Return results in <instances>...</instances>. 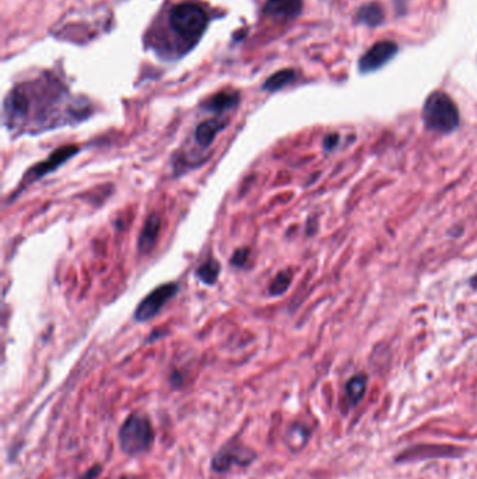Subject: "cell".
I'll use <instances>...</instances> for the list:
<instances>
[{
    "mask_svg": "<svg viewBox=\"0 0 477 479\" xmlns=\"http://www.w3.org/2000/svg\"><path fill=\"white\" fill-rule=\"evenodd\" d=\"M156 440L154 427L146 414H130L118 430L120 451L127 457H137L149 451Z\"/></svg>",
    "mask_w": 477,
    "mask_h": 479,
    "instance_id": "cell-1",
    "label": "cell"
},
{
    "mask_svg": "<svg viewBox=\"0 0 477 479\" xmlns=\"http://www.w3.org/2000/svg\"><path fill=\"white\" fill-rule=\"evenodd\" d=\"M459 110L455 101L444 91L431 93L423 107L424 125L438 133H449L459 125Z\"/></svg>",
    "mask_w": 477,
    "mask_h": 479,
    "instance_id": "cell-2",
    "label": "cell"
},
{
    "mask_svg": "<svg viewBox=\"0 0 477 479\" xmlns=\"http://www.w3.org/2000/svg\"><path fill=\"white\" fill-rule=\"evenodd\" d=\"M209 24L206 10L190 1L179 3L170 11V26L176 34L190 44L199 41Z\"/></svg>",
    "mask_w": 477,
    "mask_h": 479,
    "instance_id": "cell-3",
    "label": "cell"
},
{
    "mask_svg": "<svg viewBox=\"0 0 477 479\" xmlns=\"http://www.w3.org/2000/svg\"><path fill=\"white\" fill-rule=\"evenodd\" d=\"M256 460L255 451L245 447L238 440L226 443L213 457L212 470L216 473H227L231 467H246Z\"/></svg>",
    "mask_w": 477,
    "mask_h": 479,
    "instance_id": "cell-4",
    "label": "cell"
},
{
    "mask_svg": "<svg viewBox=\"0 0 477 479\" xmlns=\"http://www.w3.org/2000/svg\"><path fill=\"white\" fill-rule=\"evenodd\" d=\"M179 288L177 283H164L149 293L144 299L140 301L134 311V320L137 322H144L151 320L156 314L161 311L164 304L168 300L173 299L178 293Z\"/></svg>",
    "mask_w": 477,
    "mask_h": 479,
    "instance_id": "cell-5",
    "label": "cell"
},
{
    "mask_svg": "<svg viewBox=\"0 0 477 479\" xmlns=\"http://www.w3.org/2000/svg\"><path fill=\"white\" fill-rule=\"evenodd\" d=\"M398 51L399 47L395 41H378L358 60L360 73L369 74L382 69L396 57Z\"/></svg>",
    "mask_w": 477,
    "mask_h": 479,
    "instance_id": "cell-6",
    "label": "cell"
},
{
    "mask_svg": "<svg viewBox=\"0 0 477 479\" xmlns=\"http://www.w3.org/2000/svg\"><path fill=\"white\" fill-rule=\"evenodd\" d=\"M79 152H80V149L76 145H66V146H62L59 149H57L47 160L41 162L40 164H37L35 167H33L28 171L27 182L40 180V179L48 176L50 173L59 169L60 166L64 164L69 159L74 157Z\"/></svg>",
    "mask_w": 477,
    "mask_h": 479,
    "instance_id": "cell-7",
    "label": "cell"
},
{
    "mask_svg": "<svg viewBox=\"0 0 477 479\" xmlns=\"http://www.w3.org/2000/svg\"><path fill=\"white\" fill-rule=\"evenodd\" d=\"M301 10H302L301 0H268L263 7L266 16L282 21L294 20L301 14Z\"/></svg>",
    "mask_w": 477,
    "mask_h": 479,
    "instance_id": "cell-8",
    "label": "cell"
},
{
    "mask_svg": "<svg viewBox=\"0 0 477 479\" xmlns=\"http://www.w3.org/2000/svg\"><path fill=\"white\" fill-rule=\"evenodd\" d=\"M160 229H161V218L156 213H151L146 219L143 230L139 236V242H137L139 251L150 252V249L154 247L157 237L160 235Z\"/></svg>",
    "mask_w": 477,
    "mask_h": 479,
    "instance_id": "cell-9",
    "label": "cell"
},
{
    "mask_svg": "<svg viewBox=\"0 0 477 479\" xmlns=\"http://www.w3.org/2000/svg\"><path fill=\"white\" fill-rule=\"evenodd\" d=\"M6 113L13 120H21L30 113V98L21 89L13 90L7 97Z\"/></svg>",
    "mask_w": 477,
    "mask_h": 479,
    "instance_id": "cell-10",
    "label": "cell"
},
{
    "mask_svg": "<svg viewBox=\"0 0 477 479\" xmlns=\"http://www.w3.org/2000/svg\"><path fill=\"white\" fill-rule=\"evenodd\" d=\"M226 125H227L226 120H219V118L207 120L199 123L195 130V139L197 145L202 147H209L216 139V136L226 128Z\"/></svg>",
    "mask_w": 477,
    "mask_h": 479,
    "instance_id": "cell-11",
    "label": "cell"
},
{
    "mask_svg": "<svg viewBox=\"0 0 477 479\" xmlns=\"http://www.w3.org/2000/svg\"><path fill=\"white\" fill-rule=\"evenodd\" d=\"M356 20L368 27H378L385 21V10L377 1L365 3L358 7Z\"/></svg>",
    "mask_w": 477,
    "mask_h": 479,
    "instance_id": "cell-12",
    "label": "cell"
},
{
    "mask_svg": "<svg viewBox=\"0 0 477 479\" xmlns=\"http://www.w3.org/2000/svg\"><path fill=\"white\" fill-rule=\"evenodd\" d=\"M239 103V93L237 91H222L209 98L205 104L203 108L210 111V113H223L229 111L234 107H237Z\"/></svg>",
    "mask_w": 477,
    "mask_h": 479,
    "instance_id": "cell-13",
    "label": "cell"
},
{
    "mask_svg": "<svg viewBox=\"0 0 477 479\" xmlns=\"http://www.w3.org/2000/svg\"><path fill=\"white\" fill-rule=\"evenodd\" d=\"M297 79V74L293 69H283L275 74H272L265 83H263V90L268 91H279L293 83Z\"/></svg>",
    "mask_w": 477,
    "mask_h": 479,
    "instance_id": "cell-14",
    "label": "cell"
},
{
    "mask_svg": "<svg viewBox=\"0 0 477 479\" xmlns=\"http://www.w3.org/2000/svg\"><path fill=\"white\" fill-rule=\"evenodd\" d=\"M367 376L362 373H358L355 377H352L346 385V394L352 405H357L361 398L365 394L367 388Z\"/></svg>",
    "mask_w": 477,
    "mask_h": 479,
    "instance_id": "cell-15",
    "label": "cell"
},
{
    "mask_svg": "<svg viewBox=\"0 0 477 479\" xmlns=\"http://www.w3.org/2000/svg\"><path fill=\"white\" fill-rule=\"evenodd\" d=\"M220 264L216 259H209L196 269V276L205 285H214L220 275Z\"/></svg>",
    "mask_w": 477,
    "mask_h": 479,
    "instance_id": "cell-16",
    "label": "cell"
},
{
    "mask_svg": "<svg viewBox=\"0 0 477 479\" xmlns=\"http://www.w3.org/2000/svg\"><path fill=\"white\" fill-rule=\"evenodd\" d=\"M292 279H293V275L290 271H282L276 275V278L272 281V285H270V295L272 296H280L283 293H286L292 285Z\"/></svg>",
    "mask_w": 477,
    "mask_h": 479,
    "instance_id": "cell-17",
    "label": "cell"
},
{
    "mask_svg": "<svg viewBox=\"0 0 477 479\" xmlns=\"http://www.w3.org/2000/svg\"><path fill=\"white\" fill-rule=\"evenodd\" d=\"M248 257H249V249L245 248V247H242V248H238V249L233 254L230 262H231V265H234V266L242 268V266L246 264Z\"/></svg>",
    "mask_w": 477,
    "mask_h": 479,
    "instance_id": "cell-18",
    "label": "cell"
},
{
    "mask_svg": "<svg viewBox=\"0 0 477 479\" xmlns=\"http://www.w3.org/2000/svg\"><path fill=\"white\" fill-rule=\"evenodd\" d=\"M100 473H101V467L100 466H96V467H93V468H90L83 477L80 479H96L98 475H100Z\"/></svg>",
    "mask_w": 477,
    "mask_h": 479,
    "instance_id": "cell-19",
    "label": "cell"
},
{
    "mask_svg": "<svg viewBox=\"0 0 477 479\" xmlns=\"http://www.w3.org/2000/svg\"><path fill=\"white\" fill-rule=\"evenodd\" d=\"M335 139H338L336 135H332V136L326 137V140H325V147H326V149H332L333 145H335V142H336Z\"/></svg>",
    "mask_w": 477,
    "mask_h": 479,
    "instance_id": "cell-20",
    "label": "cell"
},
{
    "mask_svg": "<svg viewBox=\"0 0 477 479\" xmlns=\"http://www.w3.org/2000/svg\"><path fill=\"white\" fill-rule=\"evenodd\" d=\"M120 479H139L137 477H134V475H122Z\"/></svg>",
    "mask_w": 477,
    "mask_h": 479,
    "instance_id": "cell-21",
    "label": "cell"
}]
</instances>
